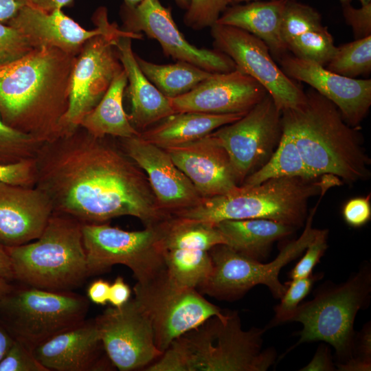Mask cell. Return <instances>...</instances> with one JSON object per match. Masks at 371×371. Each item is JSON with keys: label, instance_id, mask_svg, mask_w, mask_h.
<instances>
[{"label": "cell", "instance_id": "2e32d148", "mask_svg": "<svg viewBox=\"0 0 371 371\" xmlns=\"http://www.w3.org/2000/svg\"><path fill=\"white\" fill-rule=\"evenodd\" d=\"M94 320L106 356L118 370L148 367L162 355L155 346L150 321L135 298L106 309Z\"/></svg>", "mask_w": 371, "mask_h": 371}, {"label": "cell", "instance_id": "cb8c5ba5", "mask_svg": "<svg viewBox=\"0 0 371 371\" xmlns=\"http://www.w3.org/2000/svg\"><path fill=\"white\" fill-rule=\"evenodd\" d=\"M132 38L121 37L116 43L119 59L126 74L131 102L132 125L139 132L175 113L168 98L162 94L141 71L132 49Z\"/></svg>", "mask_w": 371, "mask_h": 371}, {"label": "cell", "instance_id": "f546056e", "mask_svg": "<svg viewBox=\"0 0 371 371\" xmlns=\"http://www.w3.org/2000/svg\"><path fill=\"white\" fill-rule=\"evenodd\" d=\"M226 241L215 225L172 216L165 221L162 246L164 250L185 249L209 251Z\"/></svg>", "mask_w": 371, "mask_h": 371}, {"label": "cell", "instance_id": "b9f144b4", "mask_svg": "<svg viewBox=\"0 0 371 371\" xmlns=\"http://www.w3.org/2000/svg\"><path fill=\"white\" fill-rule=\"evenodd\" d=\"M345 21L353 32L355 39L371 36V3L361 5L359 8L350 3L342 5Z\"/></svg>", "mask_w": 371, "mask_h": 371}, {"label": "cell", "instance_id": "681fc988", "mask_svg": "<svg viewBox=\"0 0 371 371\" xmlns=\"http://www.w3.org/2000/svg\"><path fill=\"white\" fill-rule=\"evenodd\" d=\"M370 326L363 330L360 335L359 342V357H356L361 361L371 364V339H370Z\"/></svg>", "mask_w": 371, "mask_h": 371}, {"label": "cell", "instance_id": "8992f818", "mask_svg": "<svg viewBox=\"0 0 371 371\" xmlns=\"http://www.w3.org/2000/svg\"><path fill=\"white\" fill-rule=\"evenodd\" d=\"M82 223L54 212L35 240L5 247L14 278L32 287L67 291L89 276Z\"/></svg>", "mask_w": 371, "mask_h": 371}, {"label": "cell", "instance_id": "ffe728a7", "mask_svg": "<svg viewBox=\"0 0 371 371\" xmlns=\"http://www.w3.org/2000/svg\"><path fill=\"white\" fill-rule=\"evenodd\" d=\"M92 21L95 27L86 30L61 9L46 12L27 4L7 25L23 34L34 49L55 47L77 55L89 38L109 31L116 24L109 22L105 7L96 10Z\"/></svg>", "mask_w": 371, "mask_h": 371}, {"label": "cell", "instance_id": "603a6c76", "mask_svg": "<svg viewBox=\"0 0 371 371\" xmlns=\"http://www.w3.org/2000/svg\"><path fill=\"white\" fill-rule=\"evenodd\" d=\"M103 347L95 320L47 339L32 349L36 359L49 371H87L102 368Z\"/></svg>", "mask_w": 371, "mask_h": 371}, {"label": "cell", "instance_id": "6f0895ef", "mask_svg": "<svg viewBox=\"0 0 371 371\" xmlns=\"http://www.w3.org/2000/svg\"><path fill=\"white\" fill-rule=\"evenodd\" d=\"M361 5H366L371 3V0H359Z\"/></svg>", "mask_w": 371, "mask_h": 371}, {"label": "cell", "instance_id": "f1b7e54d", "mask_svg": "<svg viewBox=\"0 0 371 371\" xmlns=\"http://www.w3.org/2000/svg\"><path fill=\"white\" fill-rule=\"evenodd\" d=\"M135 59L146 77L168 98L188 93L213 74L186 62L159 65L137 54Z\"/></svg>", "mask_w": 371, "mask_h": 371}, {"label": "cell", "instance_id": "7c38bea8", "mask_svg": "<svg viewBox=\"0 0 371 371\" xmlns=\"http://www.w3.org/2000/svg\"><path fill=\"white\" fill-rule=\"evenodd\" d=\"M142 39V33L127 32L117 24L109 31L89 38L76 55L69 87L66 124L71 131L100 101L115 77L123 69L116 43L121 37Z\"/></svg>", "mask_w": 371, "mask_h": 371}, {"label": "cell", "instance_id": "5b68a950", "mask_svg": "<svg viewBox=\"0 0 371 371\" xmlns=\"http://www.w3.org/2000/svg\"><path fill=\"white\" fill-rule=\"evenodd\" d=\"M341 184L331 175L271 179L252 186H239L225 194L203 197L196 205L173 216L213 225L225 220L265 218L296 229L306 221L308 201L324 189Z\"/></svg>", "mask_w": 371, "mask_h": 371}, {"label": "cell", "instance_id": "11a10c76", "mask_svg": "<svg viewBox=\"0 0 371 371\" xmlns=\"http://www.w3.org/2000/svg\"><path fill=\"white\" fill-rule=\"evenodd\" d=\"M142 0H124V3L128 6H135Z\"/></svg>", "mask_w": 371, "mask_h": 371}, {"label": "cell", "instance_id": "c3c4849f", "mask_svg": "<svg viewBox=\"0 0 371 371\" xmlns=\"http://www.w3.org/2000/svg\"><path fill=\"white\" fill-rule=\"evenodd\" d=\"M28 5L40 10L51 12L69 5L74 0H27Z\"/></svg>", "mask_w": 371, "mask_h": 371}, {"label": "cell", "instance_id": "7a4b0ae2", "mask_svg": "<svg viewBox=\"0 0 371 371\" xmlns=\"http://www.w3.org/2000/svg\"><path fill=\"white\" fill-rule=\"evenodd\" d=\"M76 56L58 48L44 47L0 65L3 122L41 143L71 133L66 115Z\"/></svg>", "mask_w": 371, "mask_h": 371}, {"label": "cell", "instance_id": "680465c9", "mask_svg": "<svg viewBox=\"0 0 371 371\" xmlns=\"http://www.w3.org/2000/svg\"><path fill=\"white\" fill-rule=\"evenodd\" d=\"M339 1L341 3V5H345V4L350 3L352 0H339Z\"/></svg>", "mask_w": 371, "mask_h": 371}, {"label": "cell", "instance_id": "4316f807", "mask_svg": "<svg viewBox=\"0 0 371 371\" xmlns=\"http://www.w3.org/2000/svg\"><path fill=\"white\" fill-rule=\"evenodd\" d=\"M226 245L250 258L265 259L276 240L291 234L293 227L265 218L225 220L215 225Z\"/></svg>", "mask_w": 371, "mask_h": 371}, {"label": "cell", "instance_id": "83f0119b", "mask_svg": "<svg viewBox=\"0 0 371 371\" xmlns=\"http://www.w3.org/2000/svg\"><path fill=\"white\" fill-rule=\"evenodd\" d=\"M128 85L123 69L112 81L98 104L81 120L79 126L91 135L103 137L129 138L138 136L123 107V96Z\"/></svg>", "mask_w": 371, "mask_h": 371}, {"label": "cell", "instance_id": "f35d334b", "mask_svg": "<svg viewBox=\"0 0 371 371\" xmlns=\"http://www.w3.org/2000/svg\"><path fill=\"white\" fill-rule=\"evenodd\" d=\"M0 371H49L34 357L32 350L14 339L0 361Z\"/></svg>", "mask_w": 371, "mask_h": 371}, {"label": "cell", "instance_id": "7dc6e473", "mask_svg": "<svg viewBox=\"0 0 371 371\" xmlns=\"http://www.w3.org/2000/svg\"><path fill=\"white\" fill-rule=\"evenodd\" d=\"M27 4V0H0V23L7 24Z\"/></svg>", "mask_w": 371, "mask_h": 371}, {"label": "cell", "instance_id": "7bdbcfd3", "mask_svg": "<svg viewBox=\"0 0 371 371\" xmlns=\"http://www.w3.org/2000/svg\"><path fill=\"white\" fill-rule=\"evenodd\" d=\"M343 217L348 225L354 227L366 224L371 217L370 196L349 200L343 208Z\"/></svg>", "mask_w": 371, "mask_h": 371}, {"label": "cell", "instance_id": "52a82bcc", "mask_svg": "<svg viewBox=\"0 0 371 371\" xmlns=\"http://www.w3.org/2000/svg\"><path fill=\"white\" fill-rule=\"evenodd\" d=\"M371 273L365 266L345 282L320 288L311 300L300 304L289 321L303 328L298 342L323 341L335 348L344 362L353 357L354 322L357 312L368 302Z\"/></svg>", "mask_w": 371, "mask_h": 371}, {"label": "cell", "instance_id": "ab89813d", "mask_svg": "<svg viewBox=\"0 0 371 371\" xmlns=\"http://www.w3.org/2000/svg\"><path fill=\"white\" fill-rule=\"evenodd\" d=\"M328 233L326 229H319L308 245L304 255L289 272L291 280L306 278L312 274L314 267L319 262L327 249Z\"/></svg>", "mask_w": 371, "mask_h": 371}, {"label": "cell", "instance_id": "f6af8a7d", "mask_svg": "<svg viewBox=\"0 0 371 371\" xmlns=\"http://www.w3.org/2000/svg\"><path fill=\"white\" fill-rule=\"evenodd\" d=\"M131 291L124 279L118 276L110 285L109 302L113 306L119 308L124 305L129 300Z\"/></svg>", "mask_w": 371, "mask_h": 371}, {"label": "cell", "instance_id": "ac0fdd59", "mask_svg": "<svg viewBox=\"0 0 371 371\" xmlns=\"http://www.w3.org/2000/svg\"><path fill=\"white\" fill-rule=\"evenodd\" d=\"M278 61L288 77L308 84L337 107L348 125L359 128L371 105L370 79L343 76L289 52Z\"/></svg>", "mask_w": 371, "mask_h": 371}, {"label": "cell", "instance_id": "d590c367", "mask_svg": "<svg viewBox=\"0 0 371 371\" xmlns=\"http://www.w3.org/2000/svg\"><path fill=\"white\" fill-rule=\"evenodd\" d=\"M319 276L320 274L312 273L308 277L293 279L284 283L286 286V291L280 298V303L274 308V318L267 328L289 322L297 307L308 294L313 283Z\"/></svg>", "mask_w": 371, "mask_h": 371}, {"label": "cell", "instance_id": "816d5d0a", "mask_svg": "<svg viewBox=\"0 0 371 371\" xmlns=\"http://www.w3.org/2000/svg\"><path fill=\"white\" fill-rule=\"evenodd\" d=\"M14 338L10 332L0 326V361L12 346Z\"/></svg>", "mask_w": 371, "mask_h": 371}, {"label": "cell", "instance_id": "4dcf8cb0", "mask_svg": "<svg viewBox=\"0 0 371 371\" xmlns=\"http://www.w3.org/2000/svg\"><path fill=\"white\" fill-rule=\"evenodd\" d=\"M282 177L314 179L310 176L292 135L282 127L280 142L271 157L240 186H252L269 179Z\"/></svg>", "mask_w": 371, "mask_h": 371}, {"label": "cell", "instance_id": "f5cc1de1", "mask_svg": "<svg viewBox=\"0 0 371 371\" xmlns=\"http://www.w3.org/2000/svg\"><path fill=\"white\" fill-rule=\"evenodd\" d=\"M8 282L0 278V302L12 289Z\"/></svg>", "mask_w": 371, "mask_h": 371}, {"label": "cell", "instance_id": "e0dca14e", "mask_svg": "<svg viewBox=\"0 0 371 371\" xmlns=\"http://www.w3.org/2000/svg\"><path fill=\"white\" fill-rule=\"evenodd\" d=\"M117 139L124 152L146 173L164 211L172 216L201 201L202 196L164 149L139 135Z\"/></svg>", "mask_w": 371, "mask_h": 371}, {"label": "cell", "instance_id": "8d00e7d4", "mask_svg": "<svg viewBox=\"0 0 371 371\" xmlns=\"http://www.w3.org/2000/svg\"><path fill=\"white\" fill-rule=\"evenodd\" d=\"M229 4L231 0H191L183 23L194 30L211 27Z\"/></svg>", "mask_w": 371, "mask_h": 371}, {"label": "cell", "instance_id": "1f68e13d", "mask_svg": "<svg viewBox=\"0 0 371 371\" xmlns=\"http://www.w3.org/2000/svg\"><path fill=\"white\" fill-rule=\"evenodd\" d=\"M166 275L181 287L197 290L208 278L212 262L208 251L173 249L164 251Z\"/></svg>", "mask_w": 371, "mask_h": 371}, {"label": "cell", "instance_id": "836d02e7", "mask_svg": "<svg viewBox=\"0 0 371 371\" xmlns=\"http://www.w3.org/2000/svg\"><path fill=\"white\" fill-rule=\"evenodd\" d=\"M336 47L332 34L324 25L300 35L287 46L293 55L324 67L333 56Z\"/></svg>", "mask_w": 371, "mask_h": 371}, {"label": "cell", "instance_id": "d6986e66", "mask_svg": "<svg viewBox=\"0 0 371 371\" xmlns=\"http://www.w3.org/2000/svg\"><path fill=\"white\" fill-rule=\"evenodd\" d=\"M267 93L257 80L236 69L213 73L188 93L168 99L175 113H246Z\"/></svg>", "mask_w": 371, "mask_h": 371}, {"label": "cell", "instance_id": "9a60e30c", "mask_svg": "<svg viewBox=\"0 0 371 371\" xmlns=\"http://www.w3.org/2000/svg\"><path fill=\"white\" fill-rule=\"evenodd\" d=\"M122 30L144 33L158 41L163 53L177 61L192 64L211 73H224L236 69L234 62L216 49L199 48L190 44L173 20L171 8L159 0H142L135 6L124 3L120 9Z\"/></svg>", "mask_w": 371, "mask_h": 371}, {"label": "cell", "instance_id": "ba28073f", "mask_svg": "<svg viewBox=\"0 0 371 371\" xmlns=\"http://www.w3.org/2000/svg\"><path fill=\"white\" fill-rule=\"evenodd\" d=\"M324 193L309 212L301 236L286 243L276 258L266 264L247 257L227 245H218L208 252L212 262V272L198 288L200 293L218 300L232 301L241 297L258 284L268 287L276 299H280L286 286L280 282L279 274L288 263L300 256L313 240L319 229L313 228L314 215Z\"/></svg>", "mask_w": 371, "mask_h": 371}, {"label": "cell", "instance_id": "ee69618b", "mask_svg": "<svg viewBox=\"0 0 371 371\" xmlns=\"http://www.w3.org/2000/svg\"><path fill=\"white\" fill-rule=\"evenodd\" d=\"M330 352L326 346L322 344L311 361L302 371H332L335 370Z\"/></svg>", "mask_w": 371, "mask_h": 371}, {"label": "cell", "instance_id": "9c48e42d", "mask_svg": "<svg viewBox=\"0 0 371 371\" xmlns=\"http://www.w3.org/2000/svg\"><path fill=\"white\" fill-rule=\"evenodd\" d=\"M87 310L88 302L82 296L32 286L12 289L0 302L5 328L32 350L84 322Z\"/></svg>", "mask_w": 371, "mask_h": 371}, {"label": "cell", "instance_id": "6da1fadb", "mask_svg": "<svg viewBox=\"0 0 371 371\" xmlns=\"http://www.w3.org/2000/svg\"><path fill=\"white\" fill-rule=\"evenodd\" d=\"M34 161L35 186L54 212L82 224L131 216L146 227L171 216L160 207L146 173L109 136L95 137L78 126L43 143Z\"/></svg>", "mask_w": 371, "mask_h": 371}, {"label": "cell", "instance_id": "8fae6325", "mask_svg": "<svg viewBox=\"0 0 371 371\" xmlns=\"http://www.w3.org/2000/svg\"><path fill=\"white\" fill-rule=\"evenodd\" d=\"M133 289L135 299L150 321L155 346L161 353L182 334L224 313L196 289L174 283L165 270L147 282L136 283Z\"/></svg>", "mask_w": 371, "mask_h": 371}, {"label": "cell", "instance_id": "d6a6232c", "mask_svg": "<svg viewBox=\"0 0 371 371\" xmlns=\"http://www.w3.org/2000/svg\"><path fill=\"white\" fill-rule=\"evenodd\" d=\"M325 67L348 78L369 75L371 71V36L337 47Z\"/></svg>", "mask_w": 371, "mask_h": 371}, {"label": "cell", "instance_id": "44dd1931", "mask_svg": "<svg viewBox=\"0 0 371 371\" xmlns=\"http://www.w3.org/2000/svg\"><path fill=\"white\" fill-rule=\"evenodd\" d=\"M164 150L203 198L227 194L240 186L226 150L212 133Z\"/></svg>", "mask_w": 371, "mask_h": 371}, {"label": "cell", "instance_id": "9f6ffc18", "mask_svg": "<svg viewBox=\"0 0 371 371\" xmlns=\"http://www.w3.org/2000/svg\"><path fill=\"white\" fill-rule=\"evenodd\" d=\"M262 1V0H231V3L237 4L241 2H249V1ZM264 1H271V0H264Z\"/></svg>", "mask_w": 371, "mask_h": 371}, {"label": "cell", "instance_id": "4fadbf2b", "mask_svg": "<svg viewBox=\"0 0 371 371\" xmlns=\"http://www.w3.org/2000/svg\"><path fill=\"white\" fill-rule=\"evenodd\" d=\"M212 133L226 150L240 186L277 147L282 135V113L267 93L242 117Z\"/></svg>", "mask_w": 371, "mask_h": 371}, {"label": "cell", "instance_id": "bcb514c9", "mask_svg": "<svg viewBox=\"0 0 371 371\" xmlns=\"http://www.w3.org/2000/svg\"><path fill=\"white\" fill-rule=\"evenodd\" d=\"M110 284L103 279L91 282L87 289V296L94 304L105 305L109 302Z\"/></svg>", "mask_w": 371, "mask_h": 371}, {"label": "cell", "instance_id": "277c9868", "mask_svg": "<svg viewBox=\"0 0 371 371\" xmlns=\"http://www.w3.org/2000/svg\"><path fill=\"white\" fill-rule=\"evenodd\" d=\"M267 328L244 330L236 311L214 315L182 334L145 370L266 371L277 357L262 350Z\"/></svg>", "mask_w": 371, "mask_h": 371}, {"label": "cell", "instance_id": "d4e9b609", "mask_svg": "<svg viewBox=\"0 0 371 371\" xmlns=\"http://www.w3.org/2000/svg\"><path fill=\"white\" fill-rule=\"evenodd\" d=\"M287 0L254 1L233 4L221 14L216 23L242 29L264 41L278 60L289 50L281 36V23Z\"/></svg>", "mask_w": 371, "mask_h": 371}, {"label": "cell", "instance_id": "7402d4cb", "mask_svg": "<svg viewBox=\"0 0 371 371\" xmlns=\"http://www.w3.org/2000/svg\"><path fill=\"white\" fill-rule=\"evenodd\" d=\"M53 212L49 197L36 186L0 182V245L16 247L35 240Z\"/></svg>", "mask_w": 371, "mask_h": 371}, {"label": "cell", "instance_id": "74e56055", "mask_svg": "<svg viewBox=\"0 0 371 371\" xmlns=\"http://www.w3.org/2000/svg\"><path fill=\"white\" fill-rule=\"evenodd\" d=\"M34 48L19 31L0 23V65L18 60Z\"/></svg>", "mask_w": 371, "mask_h": 371}, {"label": "cell", "instance_id": "5bb4252c", "mask_svg": "<svg viewBox=\"0 0 371 371\" xmlns=\"http://www.w3.org/2000/svg\"><path fill=\"white\" fill-rule=\"evenodd\" d=\"M214 49L227 55L236 69L262 85L279 110L303 102L305 91L276 64L267 44L242 29L218 23L211 27Z\"/></svg>", "mask_w": 371, "mask_h": 371}, {"label": "cell", "instance_id": "484cf974", "mask_svg": "<svg viewBox=\"0 0 371 371\" xmlns=\"http://www.w3.org/2000/svg\"><path fill=\"white\" fill-rule=\"evenodd\" d=\"M245 113H175L157 125L140 132L144 140L163 149L186 144L235 122Z\"/></svg>", "mask_w": 371, "mask_h": 371}, {"label": "cell", "instance_id": "e575fe53", "mask_svg": "<svg viewBox=\"0 0 371 371\" xmlns=\"http://www.w3.org/2000/svg\"><path fill=\"white\" fill-rule=\"evenodd\" d=\"M43 143L5 124L0 117V164L34 159Z\"/></svg>", "mask_w": 371, "mask_h": 371}, {"label": "cell", "instance_id": "60d3db41", "mask_svg": "<svg viewBox=\"0 0 371 371\" xmlns=\"http://www.w3.org/2000/svg\"><path fill=\"white\" fill-rule=\"evenodd\" d=\"M0 182L25 186H35L36 166L34 159L8 164H0Z\"/></svg>", "mask_w": 371, "mask_h": 371}, {"label": "cell", "instance_id": "30bf717a", "mask_svg": "<svg viewBox=\"0 0 371 371\" xmlns=\"http://www.w3.org/2000/svg\"><path fill=\"white\" fill-rule=\"evenodd\" d=\"M165 221L139 231H126L107 223L82 224L89 276L124 265L133 271L137 283L158 276L165 270L162 246Z\"/></svg>", "mask_w": 371, "mask_h": 371}, {"label": "cell", "instance_id": "3957f363", "mask_svg": "<svg viewBox=\"0 0 371 371\" xmlns=\"http://www.w3.org/2000/svg\"><path fill=\"white\" fill-rule=\"evenodd\" d=\"M281 113L282 127L292 135L312 178L331 175L347 183L369 178L370 161L359 128L348 125L326 98L310 87L302 102Z\"/></svg>", "mask_w": 371, "mask_h": 371}, {"label": "cell", "instance_id": "f907efd6", "mask_svg": "<svg viewBox=\"0 0 371 371\" xmlns=\"http://www.w3.org/2000/svg\"><path fill=\"white\" fill-rule=\"evenodd\" d=\"M0 278L10 281L14 278L10 258L5 248L0 245Z\"/></svg>", "mask_w": 371, "mask_h": 371}, {"label": "cell", "instance_id": "db71d44e", "mask_svg": "<svg viewBox=\"0 0 371 371\" xmlns=\"http://www.w3.org/2000/svg\"><path fill=\"white\" fill-rule=\"evenodd\" d=\"M175 1L180 8L187 10L190 4L191 0H175Z\"/></svg>", "mask_w": 371, "mask_h": 371}]
</instances>
